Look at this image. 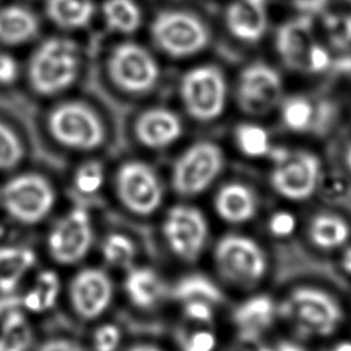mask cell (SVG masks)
<instances>
[{
  "mask_svg": "<svg viewBox=\"0 0 351 351\" xmlns=\"http://www.w3.org/2000/svg\"><path fill=\"white\" fill-rule=\"evenodd\" d=\"M271 234L276 237H288L293 234L296 228V219L291 213L282 210L274 213L269 224Z\"/></svg>",
  "mask_w": 351,
  "mask_h": 351,
  "instance_id": "cell-39",
  "label": "cell"
},
{
  "mask_svg": "<svg viewBox=\"0 0 351 351\" xmlns=\"http://www.w3.org/2000/svg\"><path fill=\"white\" fill-rule=\"evenodd\" d=\"M224 165L223 151L213 142H197L175 161L171 183L178 195L204 193L219 176Z\"/></svg>",
  "mask_w": 351,
  "mask_h": 351,
  "instance_id": "cell-8",
  "label": "cell"
},
{
  "mask_svg": "<svg viewBox=\"0 0 351 351\" xmlns=\"http://www.w3.org/2000/svg\"><path fill=\"white\" fill-rule=\"evenodd\" d=\"M162 234L171 250L184 261H195L205 248L208 224L205 215L193 206L172 207L166 215Z\"/></svg>",
  "mask_w": 351,
  "mask_h": 351,
  "instance_id": "cell-11",
  "label": "cell"
},
{
  "mask_svg": "<svg viewBox=\"0 0 351 351\" xmlns=\"http://www.w3.org/2000/svg\"><path fill=\"white\" fill-rule=\"evenodd\" d=\"M320 162L312 153L301 152L287 156L276 166L271 183L274 191L285 199L306 200L317 189Z\"/></svg>",
  "mask_w": 351,
  "mask_h": 351,
  "instance_id": "cell-13",
  "label": "cell"
},
{
  "mask_svg": "<svg viewBox=\"0 0 351 351\" xmlns=\"http://www.w3.org/2000/svg\"><path fill=\"white\" fill-rule=\"evenodd\" d=\"M49 20L63 29H81L93 19L94 0H46Z\"/></svg>",
  "mask_w": 351,
  "mask_h": 351,
  "instance_id": "cell-23",
  "label": "cell"
},
{
  "mask_svg": "<svg viewBox=\"0 0 351 351\" xmlns=\"http://www.w3.org/2000/svg\"><path fill=\"white\" fill-rule=\"evenodd\" d=\"M325 28L332 44L337 47H346L351 44V16H327Z\"/></svg>",
  "mask_w": 351,
  "mask_h": 351,
  "instance_id": "cell-34",
  "label": "cell"
},
{
  "mask_svg": "<svg viewBox=\"0 0 351 351\" xmlns=\"http://www.w3.org/2000/svg\"><path fill=\"white\" fill-rule=\"evenodd\" d=\"M69 295L78 317L94 320L103 315L112 302V280L100 269H84L73 277Z\"/></svg>",
  "mask_w": 351,
  "mask_h": 351,
  "instance_id": "cell-14",
  "label": "cell"
},
{
  "mask_svg": "<svg viewBox=\"0 0 351 351\" xmlns=\"http://www.w3.org/2000/svg\"><path fill=\"white\" fill-rule=\"evenodd\" d=\"M122 335L116 325L105 324L94 333L95 351H116L121 344Z\"/></svg>",
  "mask_w": 351,
  "mask_h": 351,
  "instance_id": "cell-37",
  "label": "cell"
},
{
  "mask_svg": "<svg viewBox=\"0 0 351 351\" xmlns=\"http://www.w3.org/2000/svg\"><path fill=\"white\" fill-rule=\"evenodd\" d=\"M47 129L60 146L77 152L98 149L106 138L103 118L88 104L70 100L49 113Z\"/></svg>",
  "mask_w": 351,
  "mask_h": 351,
  "instance_id": "cell-2",
  "label": "cell"
},
{
  "mask_svg": "<svg viewBox=\"0 0 351 351\" xmlns=\"http://www.w3.org/2000/svg\"><path fill=\"white\" fill-rule=\"evenodd\" d=\"M332 351H351L350 341H343L335 346V349Z\"/></svg>",
  "mask_w": 351,
  "mask_h": 351,
  "instance_id": "cell-47",
  "label": "cell"
},
{
  "mask_svg": "<svg viewBox=\"0 0 351 351\" xmlns=\"http://www.w3.org/2000/svg\"><path fill=\"white\" fill-rule=\"evenodd\" d=\"M346 1H349V3L351 4V0H346Z\"/></svg>",
  "mask_w": 351,
  "mask_h": 351,
  "instance_id": "cell-49",
  "label": "cell"
},
{
  "mask_svg": "<svg viewBox=\"0 0 351 351\" xmlns=\"http://www.w3.org/2000/svg\"><path fill=\"white\" fill-rule=\"evenodd\" d=\"M215 258L221 276L239 285L258 283L267 271V258L263 248L254 239L241 234L220 239Z\"/></svg>",
  "mask_w": 351,
  "mask_h": 351,
  "instance_id": "cell-9",
  "label": "cell"
},
{
  "mask_svg": "<svg viewBox=\"0 0 351 351\" xmlns=\"http://www.w3.org/2000/svg\"><path fill=\"white\" fill-rule=\"evenodd\" d=\"M128 351H161L158 349L156 346H149V344H138V346H134L130 348Z\"/></svg>",
  "mask_w": 351,
  "mask_h": 351,
  "instance_id": "cell-46",
  "label": "cell"
},
{
  "mask_svg": "<svg viewBox=\"0 0 351 351\" xmlns=\"http://www.w3.org/2000/svg\"><path fill=\"white\" fill-rule=\"evenodd\" d=\"M35 261L34 252L30 249L0 247V291L12 293Z\"/></svg>",
  "mask_w": 351,
  "mask_h": 351,
  "instance_id": "cell-24",
  "label": "cell"
},
{
  "mask_svg": "<svg viewBox=\"0 0 351 351\" xmlns=\"http://www.w3.org/2000/svg\"><path fill=\"white\" fill-rule=\"evenodd\" d=\"M35 289L43 300L46 311L52 308L58 298L60 284L57 274L52 271H44L38 276L35 282Z\"/></svg>",
  "mask_w": 351,
  "mask_h": 351,
  "instance_id": "cell-36",
  "label": "cell"
},
{
  "mask_svg": "<svg viewBox=\"0 0 351 351\" xmlns=\"http://www.w3.org/2000/svg\"><path fill=\"white\" fill-rule=\"evenodd\" d=\"M215 206L220 218L230 224L247 223L258 210L253 191L239 183L223 186L215 196Z\"/></svg>",
  "mask_w": 351,
  "mask_h": 351,
  "instance_id": "cell-19",
  "label": "cell"
},
{
  "mask_svg": "<svg viewBox=\"0 0 351 351\" xmlns=\"http://www.w3.org/2000/svg\"><path fill=\"white\" fill-rule=\"evenodd\" d=\"M103 15L108 29L119 34H132L142 23L141 9L134 0H106Z\"/></svg>",
  "mask_w": 351,
  "mask_h": 351,
  "instance_id": "cell-26",
  "label": "cell"
},
{
  "mask_svg": "<svg viewBox=\"0 0 351 351\" xmlns=\"http://www.w3.org/2000/svg\"><path fill=\"white\" fill-rule=\"evenodd\" d=\"M328 64H330L328 52L322 47V45L314 43L308 51L307 57L304 60V66L313 73H319L325 70L328 66Z\"/></svg>",
  "mask_w": 351,
  "mask_h": 351,
  "instance_id": "cell-40",
  "label": "cell"
},
{
  "mask_svg": "<svg viewBox=\"0 0 351 351\" xmlns=\"http://www.w3.org/2000/svg\"><path fill=\"white\" fill-rule=\"evenodd\" d=\"M93 243V225L87 210L73 208L49 232V255L62 265H73L87 255Z\"/></svg>",
  "mask_w": 351,
  "mask_h": 351,
  "instance_id": "cell-12",
  "label": "cell"
},
{
  "mask_svg": "<svg viewBox=\"0 0 351 351\" xmlns=\"http://www.w3.org/2000/svg\"><path fill=\"white\" fill-rule=\"evenodd\" d=\"M38 351H87L82 346L69 339H49Z\"/></svg>",
  "mask_w": 351,
  "mask_h": 351,
  "instance_id": "cell-42",
  "label": "cell"
},
{
  "mask_svg": "<svg viewBox=\"0 0 351 351\" xmlns=\"http://www.w3.org/2000/svg\"><path fill=\"white\" fill-rule=\"evenodd\" d=\"M236 140L239 149L252 158L265 156L269 151V134L255 124L239 125L236 130Z\"/></svg>",
  "mask_w": 351,
  "mask_h": 351,
  "instance_id": "cell-30",
  "label": "cell"
},
{
  "mask_svg": "<svg viewBox=\"0 0 351 351\" xmlns=\"http://www.w3.org/2000/svg\"><path fill=\"white\" fill-rule=\"evenodd\" d=\"M276 306L272 298L258 295L241 303L234 313V322L241 333L260 337L274 324Z\"/></svg>",
  "mask_w": 351,
  "mask_h": 351,
  "instance_id": "cell-21",
  "label": "cell"
},
{
  "mask_svg": "<svg viewBox=\"0 0 351 351\" xmlns=\"http://www.w3.org/2000/svg\"><path fill=\"white\" fill-rule=\"evenodd\" d=\"M313 108L303 98H293L284 104L283 119L285 125L293 132H302L312 122Z\"/></svg>",
  "mask_w": 351,
  "mask_h": 351,
  "instance_id": "cell-32",
  "label": "cell"
},
{
  "mask_svg": "<svg viewBox=\"0 0 351 351\" xmlns=\"http://www.w3.org/2000/svg\"><path fill=\"white\" fill-rule=\"evenodd\" d=\"M283 312L302 331L319 337L335 333L343 320L336 300L315 288L296 289L284 303Z\"/></svg>",
  "mask_w": 351,
  "mask_h": 351,
  "instance_id": "cell-7",
  "label": "cell"
},
{
  "mask_svg": "<svg viewBox=\"0 0 351 351\" xmlns=\"http://www.w3.org/2000/svg\"><path fill=\"white\" fill-rule=\"evenodd\" d=\"M346 165L349 167V170L351 171V147L348 149V153H346Z\"/></svg>",
  "mask_w": 351,
  "mask_h": 351,
  "instance_id": "cell-48",
  "label": "cell"
},
{
  "mask_svg": "<svg viewBox=\"0 0 351 351\" xmlns=\"http://www.w3.org/2000/svg\"><path fill=\"white\" fill-rule=\"evenodd\" d=\"M124 288L132 304L142 309L154 307L165 293L160 277L146 267L132 269L128 274Z\"/></svg>",
  "mask_w": 351,
  "mask_h": 351,
  "instance_id": "cell-22",
  "label": "cell"
},
{
  "mask_svg": "<svg viewBox=\"0 0 351 351\" xmlns=\"http://www.w3.org/2000/svg\"><path fill=\"white\" fill-rule=\"evenodd\" d=\"M261 346L263 344L258 339V336L241 333L237 344L232 349H230V351H260Z\"/></svg>",
  "mask_w": 351,
  "mask_h": 351,
  "instance_id": "cell-43",
  "label": "cell"
},
{
  "mask_svg": "<svg viewBox=\"0 0 351 351\" xmlns=\"http://www.w3.org/2000/svg\"><path fill=\"white\" fill-rule=\"evenodd\" d=\"M274 351H304L303 348L298 346V344H293V343H289V341H284L280 343Z\"/></svg>",
  "mask_w": 351,
  "mask_h": 351,
  "instance_id": "cell-45",
  "label": "cell"
},
{
  "mask_svg": "<svg viewBox=\"0 0 351 351\" xmlns=\"http://www.w3.org/2000/svg\"><path fill=\"white\" fill-rule=\"evenodd\" d=\"M225 21L237 39L258 41L267 28V0H234L226 10Z\"/></svg>",
  "mask_w": 351,
  "mask_h": 351,
  "instance_id": "cell-17",
  "label": "cell"
},
{
  "mask_svg": "<svg viewBox=\"0 0 351 351\" xmlns=\"http://www.w3.org/2000/svg\"><path fill=\"white\" fill-rule=\"evenodd\" d=\"M39 32V21L25 6L9 5L0 9V44L19 46L28 43Z\"/></svg>",
  "mask_w": 351,
  "mask_h": 351,
  "instance_id": "cell-20",
  "label": "cell"
},
{
  "mask_svg": "<svg viewBox=\"0 0 351 351\" xmlns=\"http://www.w3.org/2000/svg\"><path fill=\"white\" fill-rule=\"evenodd\" d=\"M56 191L39 173H23L3 186L1 204L11 218L22 224H38L53 208Z\"/></svg>",
  "mask_w": 351,
  "mask_h": 351,
  "instance_id": "cell-5",
  "label": "cell"
},
{
  "mask_svg": "<svg viewBox=\"0 0 351 351\" xmlns=\"http://www.w3.org/2000/svg\"><path fill=\"white\" fill-rule=\"evenodd\" d=\"M80 54L73 40L53 36L30 58L28 80L35 93L52 97L71 87L77 78Z\"/></svg>",
  "mask_w": 351,
  "mask_h": 351,
  "instance_id": "cell-1",
  "label": "cell"
},
{
  "mask_svg": "<svg viewBox=\"0 0 351 351\" xmlns=\"http://www.w3.org/2000/svg\"><path fill=\"white\" fill-rule=\"evenodd\" d=\"M137 141L149 149H162L173 145L183 132L181 119L169 108H154L142 112L135 121Z\"/></svg>",
  "mask_w": 351,
  "mask_h": 351,
  "instance_id": "cell-16",
  "label": "cell"
},
{
  "mask_svg": "<svg viewBox=\"0 0 351 351\" xmlns=\"http://www.w3.org/2000/svg\"><path fill=\"white\" fill-rule=\"evenodd\" d=\"M25 158V146L17 132L0 121V171L14 170Z\"/></svg>",
  "mask_w": 351,
  "mask_h": 351,
  "instance_id": "cell-29",
  "label": "cell"
},
{
  "mask_svg": "<svg viewBox=\"0 0 351 351\" xmlns=\"http://www.w3.org/2000/svg\"><path fill=\"white\" fill-rule=\"evenodd\" d=\"M313 44V22L308 16L284 23L279 28L276 39V46L280 57L293 68L304 66L308 51Z\"/></svg>",
  "mask_w": 351,
  "mask_h": 351,
  "instance_id": "cell-18",
  "label": "cell"
},
{
  "mask_svg": "<svg viewBox=\"0 0 351 351\" xmlns=\"http://www.w3.org/2000/svg\"><path fill=\"white\" fill-rule=\"evenodd\" d=\"M101 250L105 260L116 267L130 266L136 254L134 242L122 234H110L105 239Z\"/></svg>",
  "mask_w": 351,
  "mask_h": 351,
  "instance_id": "cell-31",
  "label": "cell"
},
{
  "mask_svg": "<svg viewBox=\"0 0 351 351\" xmlns=\"http://www.w3.org/2000/svg\"><path fill=\"white\" fill-rule=\"evenodd\" d=\"M181 99L191 117L210 122L219 117L226 104V82L215 65L191 69L181 81Z\"/></svg>",
  "mask_w": 351,
  "mask_h": 351,
  "instance_id": "cell-6",
  "label": "cell"
},
{
  "mask_svg": "<svg viewBox=\"0 0 351 351\" xmlns=\"http://www.w3.org/2000/svg\"><path fill=\"white\" fill-rule=\"evenodd\" d=\"M282 95V81L269 65L252 64L244 69L239 78V106L250 114H263L277 105Z\"/></svg>",
  "mask_w": 351,
  "mask_h": 351,
  "instance_id": "cell-15",
  "label": "cell"
},
{
  "mask_svg": "<svg viewBox=\"0 0 351 351\" xmlns=\"http://www.w3.org/2000/svg\"><path fill=\"white\" fill-rule=\"evenodd\" d=\"M33 335L29 322L21 312H10L0 327V351H27Z\"/></svg>",
  "mask_w": 351,
  "mask_h": 351,
  "instance_id": "cell-28",
  "label": "cell"
},
{
  "mask_svg": "<svg viewBox=\"0 0 351 351\" xmlns=\"http://www.w3.org/2000/svg\"><path fill=\"white\" fill-rule=\"evenodd\" d=\"M180 346L182 351H215L217 338L207 330L186 332L180 336Z\"/></svg>",
  "mask_w": 351,
  "mask_h": 351,
  "instance_id": "cell-35",
  "label": "cell"
},
{
  "mask_svg": "<svg viewBox=\"0 0 351 351\" xmlns=\"http://www.w3.org/2000/svg\"><path fill=\"white\" fill-rule=\"evenodd\" d=\"M116 193L123 206L137 215H151L161 205L164 191L156 171L143 161H127L117 171Z\"/></svg>",
  "mask_w": 351,
  "mask_h": 351,
  "instance_id": "cell-10",
  "label": "cell"
},
{
  "mask_svg": "<svg viewBox=\"0 0 351 351\" xmlns=\"http://www.w3.org/2000/svg\"><path fill=\"white\" fill-rule=\"evenodd\" d=\"M341 266L346 274H351V247L344 250L343 256H341Z\"/></svg>",
  "mask_w": 351,
  "mask_h": 351,
  "instance_id": "cell-44",
  "label": "cell"
},
{
  "mask_svg": "<svg viewBox=\"0 0 351 351\" xmlns=\"http://www.w3.org/2000/svg\"><path fill=\"white\" fill-rule=\"evenodd\" d=\"M183 311L184 315L193 322L208 324L213 320V304L206 301L194 300L183 302Z\"/></svg>",
  "mask_w": 351,
  "mask_h": 351,
  "instance_id": "cell-38",
  "label": "cell"
},
{
  "mask_svg": "<svg viewBox=\"0 0 351 351\" xmlns=\"http://www.w3.org/2000/svg\"><path fill=\"white\" fill-rule=\"evenodd\" d=\"M108 77L122 92L143 95L156 88L160 69L148 49L136 43L114 46L108 59Z\"/></svg>",
  "mask_w": 351,
  "mask_h": 351,
  "instance_id": "cell-4",
  "label": "cell"
},
{
  "mask_svg": "<svg viewBox=\"0 0 351 351\" xmlns=\"http://www.w3.org/2000/svg\"><path fill=\"white\" fill-rule=\"evenodd\" d=\"M350 236L349 225L335 215H319L313 219L309 237L317 248L332 250L346 243Z\"/></svg>",
  "mask_w": 351,
  "mask_h": 351,
  "instance_id": "cell-25",
  "label": "cell"
},
{
  "mask_svg": "<svg viewBox=\"0 0 351 351\" xmlns=\"http://www.w3.org/2000/svg\"><path fill=\"white\" fill-rule=\"evenodd\" d=\"M172 296L182 303L199 300L213 306L223 300L219 288L202 274H189L180 279L172 289Z\"/></svg>",
  "mask_w": 351,
  "mask_h": 351,
  "instance_id": "cell-27",
  "label": "cell"
},
{
  "mask_svg": "<svg viewBox=\"0 0 351 351\" xmlns=\"http://www.w3.org/2000/svg\"><path fill=\"white\" fill-rule=\"evenodd\" d=\"M152 40L171 58L199 53L210 43V32L197 16L183 10L162 11L151 25Z\"/></svg>",
  "mask_w": 351,
  "mask_h": 351,
  "instance_id": "cell-3",
  "label": "cell"
},
{
  "mask_svg": "<svg viewBox=\"0 0 351 351\" xmlns=\"http://www.w3.org/2000/svg\"><path fill=\"white\" fill-rule=\"evenodd\" d=\"M105 178L104 167L99 161L83 162L75 173V186L80 193L90 195L101 188Z\"/></svg>",
  "mask_w": 351,
  "mask_h": 351,
  "instance_id": "cell-33",
  "label": "cell"
},
{
  "mask_svg": "<svg viewBox=\"0 0 351 351\" xmlns=\"http://www.w3.org/2000/svg\"><path fill=\"white\" fill-rule=\"evenodd\" d=\"M19 76V65L12 56L0 51V83L11 84Z\"/></svg>",
  "mask_w": 351,
  "mask_h": 351,
  "instance_id": "cell-41",
  "label": "cell"
}]
</instances>
